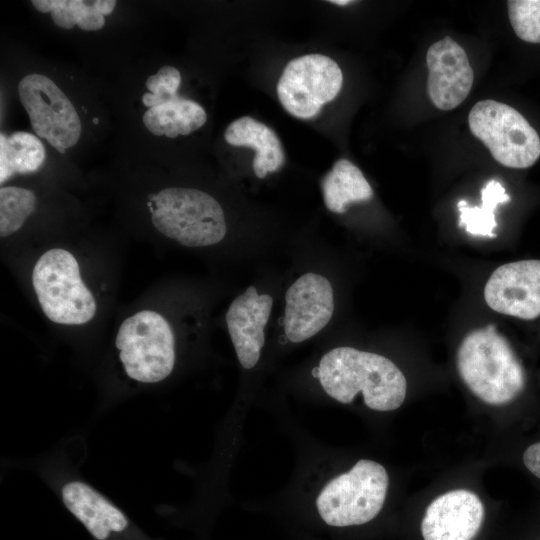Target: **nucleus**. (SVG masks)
<instances>
[{
  "instance_id": "nucleus-10",
  "label": "nucleus",
  "mask_w": 540,
  "mask_h": 540,
  "mask_svg": "<svg viewBox=\"0 0 540 540\" xmlns=\"http://www.w3.org/2000/svg\"><path fill=\"white\" fill-rule=\"evenodd\" d=\"M486 304L494 311L522 320L540 316V260L503 264L484 287Z\"/></svg>"
},
{
  "instance_id": "nucleus-25",
  "label": "nucleus",
  "mask_w": 540,
  "mask_h": 540,
  "mask_svg": "<svg viewBox=\"0 0 540 540\" xmlns=\"http://www.w3.org/2000/svg\"><path fill=\"white\" fill-rule=\"evenodd\" d=\"M521 461L524 468L538 481H540V440L525 446Z\"/></svg>"
},
{
  "instance_id": "nucleus-12",
  "label": "nucleus",
  "mask_w": 540,
  "mask_h": 540,
  "mask_svg": "<svg viewBox=\"0 0 540 540\" xmlns=\"http://www.w3.org/2000/svg\"><path fill=\"white\" fill-rule=\"evenodd\" d=\"M426 63L427 93L433 105L444 111L458 107L469 95L474 80L463 47L445 36L428 48Z\"/></svg>"
},
{
  "instance_id": "nucleus-28",
  "label": "nucleus",
  "mask_w": 540,
  "mask_h": 540,
  "mask_svg": "<svg viewBox=\"0 0 540 540\" xmlns=\"http://www.w3.org/2000/svg\"><path fill=\"white\" fill-rule=\"evenodd\" d=\"M467 206V202L465 200H461L458 202L457 207Z\"/></svg>"
},
{
  "instance_id": "nucleus-24",
  "label": "nucleus",
  "mask_w": 540,
  "mask_h": 540,
  "mask_svg": "<svg viewBox=\"0 0 540 540\" xmlns=\"http://www.w3.org/2000/svg\"><path fill=\"white\" fill-rule=\"evenodd\" d=\"M181 84V74L173 66H163L149 76L146 87L149 92L142 96L143 104L149 109L167 103L176 97Z\"/></svg>"
},
{
  "instance_id": "nucleus-1",
  "label": "nucleus",
  "mask_w": 540,
  "mask_h": 540,
  "mask_svg": "<svg viewBox=\"0 0 540 540\" xmlns=\"http://www.w3.org/2000/svg\"><path fill=\"white\" fill-rule=\"evenodd\" d=\"M324 391L343 404L362 393L365 405L375 411L399 408L406 397L402 371L388 358L352 347H337L323 355L313 370Z\"/></svg>"
},
{
  "instance_id": "nucleus-27",
  "label": "nucleus",
  "mask_w": 540,
  "mask_h": 540,
  "mask_svg": "<svg viewBox=\"0 0 540 540\" xmlns=\"http://www.w3.org/2000/svg\"><path fill=\"white\" fill-rule=\"evenodd\" d=\"M329 2L332 3V4L338 5V6H345V5H349V4L353 3L354 1H350V0H332V1H329Z\"/></svg>"
},
{
  "instance_id": "nucleus-17",
  "label": "nucleus",
  "mask_w": 540,
  "mask_h": 540,
  "mask_svg": "<svg viewBox=\"0 0 540 540\" xmlns=\"http://www.w3.org/2000/svg\"><path fill=\"white\" fill-rule=\"evenodd\" d=\"M328 210L342 214L353 202L369 201L373 190L362 171L347 159L337 160L321 181Z\"/></svg>"
},
{
  "instance_id": "nucleus-8",
  "label": "nucleus",
  "mask_w": 540,
  "mask_h": 540,
  "mask_svg": "<svg viewBox=\"0 0 540 540\" xmlns=\"http://www.w3.org/2000/svg\"><path fill=\"white\" fill-rule=\"evenodd\" d=\"M339 65L322 54L294 58L285 66L277 83V95L283 108L299 119L316 116L342 88Z\"/></svg>"
},
{
  "instance_id": "nucleus-9",
  "label": "nucleus",
  "mask_w": 540,
  "mask_h": 540,
  "mask_svg": "<svg viewBox=\"0 0 540 540\" xmlns=\"http://www.w3.org/2000/svg\"><path fill=\"white\" fill-rule=\"evenodd\" d=\"M18 94L39 138L60 153L78 142L82 132L78 113L49 77L38 73L24 76L18 84Z\"/></svg>"
},
{
  "instance_id": "nucleus-2",
  "label": "nucleus",
  "mask_w": 540,
  "mask_h": 540,
  "mask_svg": "<svg viewBox=\"0 0 540 540\" xmlns=\"http://www.w3.org/2000/svg\"><path fill=\"white\" fill-rule=\"evenodd\" d=\"M456 365L466 387L486 404H509L525 390L524 367L494 324L474 329L462 339Z\"/></svg>"
},
{
  "instance_id": "nucleus-11",
  "label": "nucleus",
  "mask_w": 540,
  "mask_h": 540,
  "mask_svg": "<svg viewBox=\"0 0 540 540\" xmlns=\"http://www.w3.org/2000/svg\"><path fill=\"white\" fill-rule=\"evenodd\" d=\"M334 312L333 288L329 280L316 273L300 276L285 294L284 332L293 343L319 333Z\"/></svg>"
},
{
  "instance_id": "nucleus-4",
  "label": "nucleus",
  "mask_w": 540,
  "mask_h": 540,
  "mask_svg": "<svg viewBox=\"0 0 540 540\" xmlns=\"http://www.w3.org/2000/svg\"><path fill=\"white\" fill-rule=\"evenodd\" d=\"M388 485L389 477L381 464L359 460L322 488L316 500L319 515L335 527L365 524L381 511Z\"/></svg>"
},
{
  "instance_id": "nucleus-21",
  "label": "nucleus",
  "mask_w": 540,
  "mask_h": 540,
  "mask_svg": "<svg viewBox=\"0 0 540 540\" xmlns=\"http://www.w3.org/2000/svg\"><path fill=\"white\" fill-rule=\"evenodd\" d=\"M31 4L42 13H51L53 22L64 29L77 25L84 31H97L105 24L104 15L93 1L82 0H32Z\"/></svg>"
},
{
  "instance_id": "nucleus-19",
  "label": "nucleus",
  "mask_w": 540,
  "mask_h": 540,
  "mask_svg": "<svg viewBox=\"0 0 540 540\" xmlns=\"http://www.w3.org/2000/svg\"><path fill=\"white\" fill-rule=\"evenodd\" d=\"M45 160L44 146L35 135L14 132L9 137L0 135V182L14 173L28 174L37 171Z\"/></svg>"
},
{
  "instance_id": "nucleus-5",
  "label": "nucleus",
  "mask_w": 540,
  "mask_h": 540,
  "mask_svg": "<svg viewBox=\"0 0 540 540\" xmlns=\"http://www.w3.org/2000/svg\"><path fill=\"white\" fill-rule=\"evenodd\" d=\"M32 283L41 309L51 321L81 325L94 317L95 299L69 251L54 248L43 253L34 266Z\"/></svg>"
},
{
  "instance_id": "nucleus-26",
  "label": "nucleus",
  "mask_w": 540,
  "mask_h": 540,
  "mask_svg": "<svg viewBox=\"0 0 540 540\" xmlns=\"http://www.w3.org/2000/svg\"><path fill=\"white\" fill-rule=\"evenodd\" d=\"M93 5L101 14L108 15L114 10L116 6V1L96 0V1H93Z\"/></svg>"
},
{
  "instance_id": "nucleus-20",
  "label": "nucleus",
  "mask_w": 540,
  "mask_h": 540,
  "mask_svg": "<svg viewBox=\"0 0 540 540\" xmlns=\"http://www.w3.org/2000/svg\"><path fill=\"white\" fill-rule=\"evenodd\" d=\"M509 201L510 196L502 184L492 179L481 190L480 207H458L460 213L458 225L464 226L472 235L494 238L496 234L493 230L497 227L495 209L498 204Z\"/></svg>"
},
{
  "instance_id": "nucleus-22",
  "label": "nucleus",
  "mask_w": 540,
  "mask_h": 540,
  "mask_svg": "<svg viewBox=\"0 0 540 540\" xmlns=\"http://www.w3.org/2000/svg\"><path fill=\"white\" fill-rule=\"evenodd\" d=\"M36 208V196L21 187L0 189V235L7 237L18 231Z\"/></svg>"
},
{
  "instance_id": "nucleus-3",
  "label": "nucleus",
  "mask_w": 540,
  "mask_h": 540,
  "mask_svg": "<svg viewBox=\"0 0 540 540\" xmlns=\"http://www.w3.org/2000/svg\"><path fill=\"white\" fill-rule=\"evenodd\" d=\"M151 220L166 237L188 247L219 243L226 235L223 209L208 193L182 187H169L151 197Z\"/></svg>"
},
{
  "instance_id": "nucleus-7",
  "label": "nucleus",
  "mask_w": 540,
  "mask_h": 540,
  "mask_svg": "<svg viewBox=\"0 0 540 540\" xmlns=\"http://www.w3.org/2000/svg\"><path fill=\"white\" fill-rule=\"evenodd\" d=\"M472 134L484 143L501 165L525 169L540 157V137L515 108L495 100L477 102L470 110Z\"/></svg>"
},
{
  "instance_id": "nucleus-16",
  "label": "nucleus",
  "mask_w": 540,
  "mask_h": 540,
  "mask_svg": "<svg viewBox=\"0 0 540 540\" xmlns=\"http://www.w3.org/2000/svg\"><path fill=\"white\" fill-rule=\"evenodd\" d=\"M226 142L233 146L256 150L253 171L258 178L278 171L285 162L283 146L276 133L262 122L243 116L231 122L225 130Z\"/></svg>"
},
{
  "instance_id": "nucleus-14",
  "label": "nucleus",
  "mask_w": 540,
  "mask_h": 540,
  "mask_svg": "<svg viewBox=\"0 0 540 540\" xmlns=\"http://www.w3.org/2000/svg\"><path fill=\"white\" fill-rule=\"evenodd\" d=\"M273 299L258 294L254 286L236 297L226 312V324L237 358L245 369L259 361L265 343L264 328L269 320Z\"/></svg>"
},
{
  "instance_id": "nucleus-15",
  "label": "nucleus",
  "mask_w": 540,
  "mask_h": 540,
  "mask_svg": "<svg viewBox=\"0 0 540 540\" xmlns=\"http://www.w3.org/2000/svg\"><path fill=\"white\" fill-rule=\"evenodd\" d=\"M68 511L95 540H114L128 531V517L115 504L89 484L72 480L61 489Z\"/></svg>"
},
{
  "instance_id": "nucleus-6",
  "label": "nucleus",
  "mask_w": 540,
  "mask_h": 540,
  "mask_svg": "<svg viewBox=\"0 0 540 540\" xmlns=\"http://www.w3.org/2000/svg\"><path fill=\"white\" fill-rule=\"evenodd\" d=\"M115 345L125 373L135 381L157 383L174 368V334L167 320L155 311L142 310L125 319Z\"/></svg>"
},
{
  "instance_id": "nucleus-13",
  "label": "nucleus",
  "mask_w": 540,
  "mask_h": 540,
  "mask_svg": "<svg viewBox=\"0 0 540 540\" xmlns=\"http://www.w3.org/2000/svg\"><path fill=\"white\" fill-rule=\"evenodd\" d=\"M480 498L466 489H455L436 497L421 521L424 540H473L484 520Z\"/></svg>"
},
{
  "instance_id": "nucleus-18",
  "label": "nucleus",
  "mask_w": 540,
  "mask_h": 540,
  "mask_svg": "<svg viewBox=\"0 0 540 540\" xmlns=\"http://www.w3.org/2000/svg\"><path fill=\"white\" fill-rule=\"evenodd\" d=\"M207 120L204 108L197 102L176 97L160 106L145 111L142 121L156 136L175 138L201 128Z\"/></svg>"
},
{
  "instance_id": "nucleus-23",
  "label": "nucleus",
  "mask_w": 540,
  "mask_h": 540,
  "mask_svg": "<svg viewBox=\"0 0 540 540\" xmlns=\"http://www.w3.org/2000/svg\"><path fill=\"white\" fill-rule=\"evenodd\" d=\"M507 7L515 34L525 42L540 43V0H510Z\"/></svg>"
}]
</instances>
